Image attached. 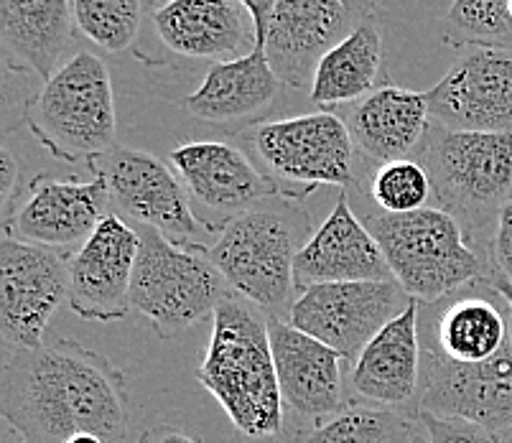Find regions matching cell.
<instances>
[{
  "label": "cell",
  "mask_w": 512,
  "mask_h": 443,
  "mask_svg": "<svg viewBox=\"0 0 512 443\" xmlns=\"http://www.w3.org/2000/svg\"><path fill=\"white\" fill-rule=\"evenodd\" d=\"M74 26L97 49L120 54L136 44L141 34L146 0H69Z\"/></svg>",
  "instance_id": "obj_29"
},
{
  "label": "cell",
  "mask_w": 512,
  "mask_h": 443,
  "mask_svg": "<svg viewBox=\"0 0 512 443\" xmlns=\"http://www.w3.org/2000/svg\"><path fill=\"white\" fill-rule=\"evenodd\" d=\"M0 410L29 443H67L77 433H95L105 443L130 438L125 375L105 354L69 339L6 349Z\"/></svg>",
  "instance_id": "obj_1"
},
{
  "label": "cell",
  "mask_w": 512,
  "mask_h": 443,
  "mask_svg": "<svg viewBox=\"0 0 512 443\" xmlns=\"http://www.w3.org/2000/svg\"><path fill=\"white\" fill-rule=\"evenodd\" d=\"M169 163L184 181L189 197L209 212L227 217V222L278 194L271 176L230 143H184L169 153Z\"/></svg>",
  "instance_id": "obj_18"
},
{
  "label": "cell",
  "mask_w": 512,
  "mask_h": 443,
  "mask_svg": "<svg viewBox=\"0 0 512 443\" xmlns=\"http://www.w3.org/2000/svg\"><path fill=\"white\" fill-rule=\"evenodd\" d=\"M370 194L385 214H408L426 209L428 197L434 194V186H431L428 171L423 169L421 161L400 158V161L383 163L375 171Z\"/></svg>",
  "instance_id": "obj_30"
},
{
  "label": "cell",
  "mask_w": 512,
  "mask_h": 443,
  "mask_svg": "<svg viewBox=\"0 0 512 443\" xmlns=\"http://www.w3.org/2000/svg\"><path fill=\"white\" fill-rule=\"evenodd\" d=\"M502 443H512V433H505V436H502Z\"/></svg>",
  "instance_id": "obj_40"
},
{
  "label": "cell",
  "mask_w": 512,
  "mask_h": 443,
  "mask_svg": "<svg viewBox=\"0 0 512 443\" xmlns=\"http://www.w3.org/2000/svg\"><path fill=\"white\" fill-rule=\"evenodd\" d=\"M69 298V258L59 250L3 235L0 242V334L6 349H36Z\"/></svg>",
  "instance_id": "obj_11"
},
{
  "label": "cell",
  "mask_w": 512,
  "mask_h": 443,
  "mask_svg": "<svg viewBox=\"0 0 512 443\" xmlns=\"http://www.w3.org/2000/svg\"><path fill=\"white\" fill-rule=\"evenodd\" d=\"M347 128L355 148L375 163H390L408 158L418 151L431 128L426 92L406 87L380 85L352 102L347 113Z\"/></svg>",
  "instance_id": "obj_22"
},
{
  "label": "cell",
  "mask_w": 512,
  "mask_h": 443,
  "mask_svg": "<svg viewBox=\"0 0 512 443\" xmlns=\"http://www.w3.org/2000/svg\"><path fill=\"white\" fill-rule=\"evenodd\" d=\"M18 179H21V163L11 153V148H0V209L3 222L11 219L18 207Z\"/></svg>",
  "instance_id": "obj_33"
},
{
  "label": "cell",
  "mask_w": 512,
  "mask_h": 443,
  "mask_svg": "<svg viewBox=\"0 0 512 443\" xmlns=\"http://www.w3.org/2000/svg\"><path fill=\"white\" fill-rule=\"evenodd\" d=\"M426 326L421 344L456 365H477L497 357L510 344L507 303L495 288L482 281L436 303H423Z\"/></svg>",
  "instance_id": "obj_17"
},
{
  "label": "cell",
  "mask_w": 512,
  "mask_h": 443,
  "mask_svg": "<svg viewBox=\"0 0 512 443\" xmlns=\"http://www.w3.org/2000/svg\"><path fill=\"white\" fill-rule=\"evenodd\" d=\"M107 209L110 194L102 176L77 181L41 174L31 181L29 197L6 219V235L59 253L79 250L110 214Z\"/></svg>",
  "instance_id": "obj_15"
},
{
  "label": "cell",
  "mask_w": 512,
  "mask_h": 443,
  "mask_svg": "<svg viewBox=\"0 0 512 443\" xmlns=\"http://www.w3.org/2000/svg\"><path fill=\"white\" fill-rule=\"evenodd\" d=\"M268 334L283 403L304 418L337 415L344 403L342 354L276 316H268Z\"/></svg>",
  "instance_id": "obj_21"
},
{
  "label": "cell",
  "mask_w": 512,
  "mask_h": 443,
  "mask_svg": "<svg viewBox=\"0 0 512 443\" xmlns=\"http://www.w3.org/2000/svg\"><path fill=\"white\" fill-rule=\"evenodd\" d=\"M153 29L179 57L227 62L255 46V26L240 0H164Z\"/></svg>",
  "instance_id": "obj_20"
},
{
  "label": "cell",
  "mask_w": 512,
  "mask_h": 443,
  "mask_svg": "<svg viewBox=\"0 0 512 443\" xmlns=\"http://www.w3.org/2000/svg\"><path fill=\"white\" fill-rule=\"evenodd\" d=\"M296 443H413V428L395 408H349L299 431Z\"/></svg>",
  "instance_id": "obj_27"
},
{
  "label": "cell",
  "mask_w": 512,
  "mask_h": 443,
  "mask_svg": "<svg viewBox=\"0 0 512 443\" xmlns=\"http://www.w3.org/2000/svg\"><path fill=\"white\" fill-rule=\"evenodd\" d=\"M367 230L383 247L400 288L418 303H436L487 278L467 230L444 209H418L383 214L367 222Z\"/></svg>",
  "instance_id": "obj_5"
},
{
  "label": "cell",
  "mask_w": 512,
  "mask_h": 443,
  "mask_svg": "<svg viewBox=\"0 0 512 443\" xmlns=\"http://www.w3.org/2000/svg\"><path fill=\"white\" fill-rule=\"evenodd\" d=\"M510 13H512V0H510Z\"/></svg>",
  "instance_id": "obj_42"
},
{
  "label": "cell",
  "mask_w": 512,
  "mask_h": 443,
  "mask_svg": "<svg viewBox=\"0 0 512 443\" xmlns=\"http://www.w3.org/2000/svg\"><path fill=\"white\" fill-rule=\"evenodd\" d=\"M240 3L253 18L255 46H265V36H268V26H271V16L276 11L278 0H240Z\"/></svg>",
  "instance_id": "obj_34"
},
{
  "label": "cell",
  "mask_w": 512,
  "mask_h": 443,
  "mask_svg": "<svg viewBox=\"0 0 512 443\" xmlns=\"http://www.w3.org/2000/svg\"><path fill=\"white\" fill-rule=\"evenodd\" d=\"M418 410L459 415L497 436L512 433V342L477 365H456L421 344Z\"/></svg>",
  "instance_id": "obj_12"
},
{
  "label": "cell",
  "mask_w": 512,
  "mask_h": 443,
  "mask_svg": "<svg viewBox=\"0 0 512 443\" xmlns=\"http://www.w3.org/2000/svg\"><path fill=\"white\" fill-rule=\"evenodd\" d=\"M141 232L110 212L69 258V309L85 321H118L130 311Z\"/></svg>",
  "instance_id": "obj_14"
},
{
  "label": "cell",
  "mask_w": 512,
  "mask_h": 443,
  "mask_svg": "<svg viewBox=\"0 0 512 443\" xmlns=\"http://www.w3.org/2000/svg\"><path fill=\"white\" fill-rule=\"evenodd\" d=\"M67 443H105L100 436H95V433H77V436L69 438Z\"/></svg>",
  "instance_id": "obj_38"
},
{
  "label": "cell",
  "mask_w": 512,
  "mask_h": 443,
  "mask_svg": "<svg viewBox=\"0 0 512 443\" xmlns=\"http://www.w3.org/2000/svg\"><path fill=\"white\" fill-rule=\"evenodd\" d=\"M3 443H29V441H23V438L6 423V428H3Z\"/></svg>",
  "instance_id": "obj_39"
},
{
  "label": "cell",
  "mask_w": 512,
  "mask_h": 443,
  "mask_svg": "<svg viewBox=\"0 0 512 443\" xmlns=\"http://www.w3.org/2000/svg\"><path fill=\"white\" fill-rule=\"evenodd\" d=\"M416 298L408 296L395 281H347L319 283L293 301L288 324L344 359H357L377 331L400 316Z\"/></svg>",
  "instance_id": "obj_10"
},
{
  "label": "cell",
  "mask_w": 512,
  "mask_h": 443,
  "mask_svg": "<svg viewBox=\"0 0 512 443\" xmlns=\"http://www.w3.org/2000/svg\"><path fill=\"white\" fill-rule=\"evenodd\" d=\"M413 443H423V441H418V438H413Z\"/></svg>",
  "instance_id": "obj_41"
},
{
  "label": "cell",
  "mask_w": 512,
  "mask_h": 443,
  "mask_svg": "<svg viewBox=\"0 0 512 443\" xmlns=\"http://www.w3.org/2000/svg\"><path fill=\"white\" fill-rule=\"evenodd\" d=\"M426 431V443H502V436L459 415H436L416 410Z\"/></svg>",
  "instance_id": "obj_31"
},
{
  "label": "cell",
  "mask_w": 512,
  "mask_h": 443,
  "mask_svg": "<svg viewBox=\"0 0 512 443\" xmlns=\"http://www.w3.org/2000/svg\"><path fill=\"white\" fill-rule=\"evenodd\" d=\"M197 380L222 405L245 443H276L283 431V395L268 321L240 296L212 316V337Z\"/></svg>",
  "instance_id": "obj_2"
},
{
  "label": "cell",
  "mask_w": 512,
  "mask_h": 443,
  "mask_svg": "<svg viewBox=\"0 0 512 443\" xmlns=\"http://www.w3.org/2000/svg\"><path fill=\"white\" fill-rule=\"evenodd\" d=\"M487 283H490V286L495 288L502 298H505L507 316H510V342H512V283L507 281V278H502L495 268H492V273L487 275Z\"/></svg>",
  "instance_id": "obj_36"
},
{
  "label": "cell",
  "mask_w": 512,
  "mask_h": 443,
  "mask_svg": "<svg viewBox=\"0 0 512 443\" xmlns=\"http://www.w3.org/2000/svg\"><path fill=\"white\" fill-rule=\"evenodd\" d=\"M204 253L242 301H250L276 319L283 309L291 311V296L296 291L293 260L299 247L283 214L265 209L240 214L222 227L220 240Z\"/></svg>",
  "instance_id": "obj_8"
},
{
  "label": "cell",
  "mask_w": 512,
  "mask_h": 443,
  "mask_svg": "<svg viewBox=\"0 0 512 443\" xmlns=\"http://www.w3.org/2000/svg\"><path fill=\"white\" fill-rule=\"evenodd\" d=\"M281 85L263 46H253L242 57L212 64L202 85L186 95L181 105L207 123H235L271 107Z\"/></svg>",
  "instance_id": "obj_24"
},
{
  "label": "cell",
  "mask_w": 512,
  "mask_h": 443,
  "mask_svg": "<svg viewBox=\"0 0 512 443\" xmlns=\"http://www.w3.org/2000/svg\"><path fill=\"white\" fill-rule=\"evenodd\" d=\"M296 288L306 291L319 283L347 281H393L383 247L367 225H362L349 207L347 191H342L332 214L314 232L293 260Z\"/></svg>",
  "instance_id": "obj_19"
},
{
  "label": "cell",
  "mask_w": 512,
  "mask_h": 443,
  "mask_svg": "<svg viewBox=\"0 0 512 443\" xmlns=\"http://www.w3.org/2000/svg\"><path fill=\"white\" fill-rule=\"evenodd\" d=\"M141 232L136 275L130 288V309L146 316L161 339H171L214 316L232 288L207 258L204 247H184L166 240L151 227Z\"/></svg>",
  "instance_id": "obj_6"
},
{
  "label": "cell",
  "mask_w": 512,
  "mask_h": 443,
  "mask_svg": "<svg viewBox=\"0 0 512 443\" xmlns=\"http://www.w3.org/2000/svg\"><path fill=\"white\" fill-rule=\"evenodd\" d=\"M87 166L105 179L110 209L133 225L151 227L184 247H202L204 237L217 230L194 214L184 181L151 153L115 146Z\"/></svg>",
  "instance_id": "obj_9"
},
{
  "label": "cell",
  "mask_w": 512,
  "mask_h": 443,
  "mask_svg": "<svg viewBox=\"0 0 512 443\" xmlns=\"http://www.w3.org/2000/svg\"><path fill=\"white\" fill-rule=\"evenodd\" d=\"M454 49H500L512 54L510 0H454L441 29Z\"/></svg>",
  "instance_id": "obj_28"
},
{
  "label": "cell",
  "mask_w": 512,
  "mask_h": 443,
  "mask_svg": "<svg viewBox=\"0 0 512 443\" xmlns=\"http://www.w3.org/2000/svg\"><path fill=\"white\" fill-rule=\"evenodd\" d=\"M431 123L512 135V54L467 49L426 92Z\"/></svg>",
  "instance_id": "obj_13"
},
{
  "label": "cell",
  "mask_w": 512,
  "mask_h": 443,
  "mask_svg": "<svg viewBox=\"0 0 512 443\" xmlns=\"http://www.w3.org/2000/svg\"><path fill=\"white\" fill-rule=\"evenodd\" d=\"M492 268L512 283V202L502 207L492 232Z\"/></svg>",
  "instance_id": "obj_32"
},
{
  "label": "cell",
  "mask_w": 512,
  "mask_h": 443,
  "mask_svg": "<svg viewBox=\"0 0 512 443\" xmlns=\"http://www.w3.org/2000/svg\"><path fill=\"white\" fill-rule=\"evenodd\" d=\"M441 209L459 219L467 232L497 222L512 202V135L451 130L431 123L421 148Z\"/></svg>",
  "instance_id": "obj_4"
},
{
  "label": "cell",
  "mask_w": 512,
  "mask_h": 443,
  "mask_svg": "<svg viewBox=\"0 0 512 443\" xmlns=\"http://www.w3.org/2000/svg\"><path fill=\"white\" fill-rule=\"evenodd\" d=\"M352 385L367 400L385 408L411 403L421 385V303L377 331L355 359Z\"/></svg>",
  "instance_id": "obj_23"
},
{
  "label": "cell",
  "mask_w": 512,
  "mask_h": 443,
  "mask_svg": "<svg viewBox=\"0 0 512 443\" xmlns=\"http://www.w3.org/2000/svg\"><path fill=\"white\" fill-rule=\"evenodd\" d=\"M383 34L375 18L357 21L352 34L339 41L316 67L309 97L314 105L332 110L337 105H352L377 87L383 74Z\"/></svg>",
  "instance_id": "obj_26"
},
{
  "label": "cell",
  "mask_w": 512,
  "mask_h": 443,
  "mask_svg": "<svg viewBox=\"0 0 512 443\" xmlns=\"http://www.w3.org/2000/svg\"><path fill=\"white\" fill-rule=\"evenodd\" d=\"M69 0H0V34L8 64L49 79L72 41Z\"/></svg>",
  "instance_id": "obj_25"
},
{
  "label": "cell",
  "mask_w": 512,
  "mask_h": 443,
  "mask_svg": "<svg viewBox=\"0 0 512 443\" xmlns=\"http://www.w3.org/2000/svg\"><path fill=\"white\" fill-rule=\"evenodd\" d=\"M250 148L276 184L278 197L304 202L321 186H352L355 141L339 115L311 113L258 123L248 135Z\"/></svg>",
  "instance_id": "obj_7"
},
{
  "label": "cell",
  "mask_w": 512,
  "mask_h": 443,
  "mask_svg": "<svg viewBox=\"0 0 512 443\" xmlns=\"http://www.w3.org/2000/svg\"><path fill=\"white\" fill-rule=\"evenodd\" d=\"M146 443H197L192 436H186L184 431L179 428H171V426H158L151 428V431L143 436Z\"/></svg>",
  "instance_id": "obj_35"
},
{
  "label": "cell",
  "mask_w": 512,
  "mask_h": 443,
  "mask_svg": "<svg viewBox=\"0 0 512 443\" xmlns=\"http://www.w3.org/2000/svg\"><path fill=\"white\" fill-rule=\"evenodd\" d=\"M377 3H380V0H344V6L355 13L357 18L372 16V11H375Z\"/></svg>",
  "instance_id": "obj_37"
},
{
  "label": "cell",
  "mask_w": 512,
  "mask_h": 443,
  "mask_svg": "<svg viewBox=\"0 0 512 443\" xmlns=\"http://www.w3.org/2000/svg\"><path fill=\"white\" fill-rule=\"evenodd\" d=\"M357 21L344 0H278L265 36V57L283 85L311 90L319 62L352 34Z\"/></svg>",
  "instance_id": "obj_16"
},
{
  "label": "cell",
  "mask_w": 512,
  "mask_h": 443,
  "mask_svg": "<svg viewBox=\"0 0 512 443\" xmlns=\"http://www.w3.org/2000/svg\"><path fill=\"white\" fill-rule=\"evenodd\" d=\"M23 123L54 158L90 163L118 141L113 79L105 62L79 51L23 107Z\"/></svg>",
  "instance_id": "obj_3"
}]
</instances>
